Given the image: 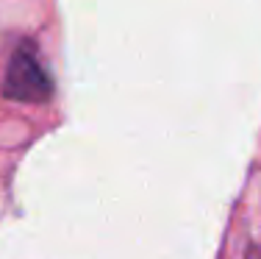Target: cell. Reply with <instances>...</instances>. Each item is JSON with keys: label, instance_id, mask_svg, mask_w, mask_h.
I'll list each match as a JSON object with an SVG mask.
<instances>
[{"label": "cell", "instance_id": "obj_2", "mask_svg": "<svg viewBox=\"0 0 261 259\" xmlns=\"http://www.w3.org/2000/svg\"><path fill=\"white\" fill-rule=\"evenodd\" d=\"M242 259H261V248H258V245H250V248H247V254L242 256Z\"/></svg>", "mask_w": 261, "mask_h": 259}, {"label": "cell", "instance_id": "obj_1", "mask_svg": "<svg viewBox=\"0 0 261 259\" xmlns=\"http://www.w3.org/2000/svg\"><path fill=\"white\" fill-rule=\"evenodd\" d=\"M3 95L22 103H45L53 95V81L31 45L14 51L3 78Z\"/></svg>", "mask_w": 261, "mask_h": 259}]
</instances>
